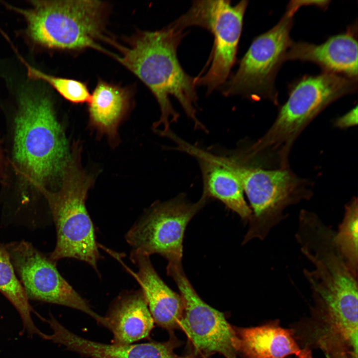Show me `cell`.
Here are the masks:
<instances>
[{"mask_svg": "<svg viewBox=\"0 0 358 358\" xmlns=\"http://www.w3.org/2000/svg\"><path fill=\"white\" fill-rule=\"evenodd\" d=\"M5 247L29 300L81 311L108 329L106 318L94 312L63 277L56 268V262L24 240L8 243Z\"/></svg>", "mask_w": 358, "mask_h": 358, "instance_id": "10", "label": "cell"}, {"mask_svg": "<svg viewBox=\"0 0 358 358\" xmlns=\"http://www.w3.org/2000/svg\"><path fill=\"white\" fill-rule=\"evenodd\" d=\"M113 334L114 344L130 345L147 337L154 321L141 289L123 292L105 317Z\"/></svg>", "mask_w": 358, "mask_h": 358, "instance_id": "17", "label": "cell"}, {"mask_svg": "<svg viewBox=\"0 0 358 358\" xmlns=\"http://www.w3.org/2000/svg\"><path fill=\"white\" fill-rule=\"evenodd\" d=\"M0 292L16 309L22 320L23 331L29 335L43 339L45 333L35 325L32 317L34 312L24 288L16 275L5 246L0 242Z\"/></svg>", "mask_w": 358, "mask_h": 358, "instance_id": "19", "label": "cell"}, {"mask_svg": "<svg viewBox=\"0 0 358 358\" xmlns=\"http://www.w3.org/2000/svg\"><path fill=\"white\" fill-rule=\"evenodd\" d=\"M184 34L183 30L173 21L159 30L139 32L127 46L111 39L108 41L120 52L113 57L136 76L155 96L161 114L154 128L162 125L161 134L170 130V123L179 117L170 96L179 101L195 126L201 125L195 108L196 77H191L183 70L177 56L178 47Z\"/></svg>", "mask_w": 358, "mask_h": 358, "instance_id": "1", "label": "cell"}, {"mask_svg": "<svg viewBox=\"0 0 358 358\" xmlns=\"http://www.w3.org/2000/svg\"><path fill=\"white\" fill-rule=\"evenodd\" d=\"M208 198L202 193L196 202L183 194L155 203L126 234L132 251L148 255H160L168 262L181 261L183 240L190 220L205 205Z\"/></svg>", "mask_w": 358, "mask_h": 358, "instance_id": "9", "label": "cell"}, {"mask_svg": "<svg viewBox=\"0 0 358 358\" xmlns=\"http://www.w3.org/2000/svg\"><path fill=\"white\" fill-rule=\"evenodd\" d=\"M358 123V107L356 106L346 114L338 118L335 126L340 128H345L353 126Z\"/></svg>", "mask_w": 358, "mask_h": 358, "instance_id": "22", "label": "cell"}, {"mask_svg": "<svg viewBox=\"0 0 358 358\" xmlns=\"http://www.w3.org/2000/svg\"><path fill=\"white\" fill-rule=\"evenodd\" d=\"M129 101L126 89L99 81L88 103L91 125L99 133L114 140L118 125L128 109Z\"/></svg>", "mask_w": 358, "mask_h": 358, "instance_id": "18", "label": "cell"}, {"mask_svg": "<svg viewBox=\"0 0 358 358\" xmlns=\"http://www.w3.org/2000/svg\"><path fill=\"white\" fill-rule=\"evenodd\" d=\"M28 76L48 84L65 99L74 103H89L91 97L87 85L79 81L52 76L30 66L25 62Z\"/></svg>", "mask_w": 358, "mask_h": 358, "instance_id": "21", "label": "cell"}, {"mask_svg": "<svg viewBox=\"0 0 358 358\" xmlns=\"http://www.w3.org/2000/svg\"><path fill=\"white\" fill-rule=\"evenodd\" d=\"M70 156L62 176V186L46 196L55 225L57 241L50 258H72L89 264L98 274L100 259L86 200L92 180L80 164L79 154Z\"/></svg>", "mask_w": 358, "mask_h": 358, "instance_id": "5", "label": "cell"}, {"mask_svg": "<svg viewBox=\"0 0 358 358\" xmlns=\"http://www.w3.org/2000/svg\"><path fill=\"white\" fill-rule=\"evenodd\" d=\"M284 60L313 62L324 72L358 79V41L351 31L330 37L318 45L293 41Z\"/></svg>", "mask_w": 358, "mask_h": 358, "instance_id": "14", "label": "cell"}, {"mask_svg": "<svg viewBox=\"0 0 358 358\" xmlns=\"http://www.w3.org/2000/svg\"><path fill=\"white\" fill-rule=\"evenodd\" d=\"M233 157L252 208L242 244L254 239L263 240L286 217V208L310 198L311 191L306 180L287 168L266 170Z\"/></svg>", "mask_w": 358, "mask_h": 358, "instance_id": "7", "label": "cell"}, {"mask_svg": "<svg viewBox=\"0 0 358 358\" xmlns=\"http://www.w3.org/2000/svg\"><path fill=\"white\" fill-rule=\"evenodd\" d=\"M358 199L354 197L347 203L345 212L335 241L348 266L358 276Z\"/></svg>", "mask_w": 358, "mask_h": 358, "instance_id": "20", "label": "cell"}, {"mask_svg": "<svg viewBox=\"0 0 358 358\" xmlns=\"http://www.w3.org/2000/svg\"><path fill=\"white\" fill-rule=\"evenodd\" d=\"M169 137L176 143L178 150L197 160L202 175V193L208 198L220 200L248 222L252 211L245 199L242 182L233 156H219L206 152L182 140L174 133Z\"/></svg>", "mask_w": 358, "mask_h": 358, "instance_id": "12", "label": "cell"}, {"mask_svg": "<svg viewBox=\"0 0 358 358\" xmlns=\"http://www.w3.org/2000/svg\"><path fill=\"white\" fill-rule=\"evenodd\" d=\"M357 89L358 79L324 71L296 81L273 124L247 148L249 155L256 158L274 155L280 168L287 167L292 145L307 125L329 104Z\"/></svg>", "mask_w": 358, "mask_h": 358, "instance_id": "3", "label": "cell"}, {"mask_svg": "<svg viewBox=\"0 0 358 358\" xmlns=\"http://www.w3.org/2000/svg\"><path fill=\"white\" fill-rule=\"evenodd\" d=\"M298 358H312L311 350L307 347L300 350L296 356Z\"/></svg>", "mask_w": 358, "mask_h": 358, "instance_id": "23", "label": "cell"}, {"mask_svg": "<svg viewBox=\"0 0 358 358\" xmlns=\"http://www.w3.org/2000/svg\"><path fill=\"white\" fill-rule=\"evenodd\" d=\"M52 330L44 340L65 346L69 350L90 358H193L179 356L171 343H149L136 345L106 344L80 337L63 326L52 315L47 320Z\"/></svg>", "mask_w": 358, "mask_h": 358, "instance_id": "13", "label": "cell"}, {"mask_svg": "<svg viewBox=\"0 0 358 358\" xmlns=\"http://www.w3.org/2000/svg\"><path fill=\"white\" fill-rule=\"evenodd\" d=\"M167 274L176 282L183 303L179 326L197 351L207 356L218 353L237 358L233 327L223 314L199 297L184 272L181 261L168 262Z\"/></svg>", "mask_w": 358, "mask_h": 358, "instance_id": "11", "label": "cell"}, {"mask_svg": "<svg viewBox=\"0 0 358 358\" xmlns=\"http://www.w3.org/2000/svg\"><path fill=\"white\" fill-rule=\"evenodd\" d=\"M23 9L8 5L22 15L26 33L35 44L51 49L92 48L112 56L98 44L103 35L107 5L99 0H31Z\"/></svg>", "mask_w": 358, "mask_h": 358, "instance_id": "4", "label": "cell"}, {"mask_svg": "<svg viewBox=\"0 0 358 358\" xmlns=\"http://www.w3.org/2000/svg\"><path fill=\"white\" fill-rule=\"evenodd\" d=\"M235 350L243 358H287L301 349L292 330L273 321L257 327H233Z\"/></svg>", "mask_w": 358, "mask_h": 358, "instance_id": "16", "label": "cell"}, {"mask_svg": "<svg viewBox=\"0 0 358 358\" xmlns=\"http://www.w3.org/2000/svg\"><path fill=\"white\" fill-rule=\"evenodd\" d=\"M248 1L233 5L230 0H195L191 7L174 21L180 28L196 26L208 30L214 37L211 65L206 73L196 77V85L210 93L226 81L236 61Z\"/></svg>", "mask_w": 358, "mask_h": 358, "instance_id": "8", "label": "cell"}, {"mask_svg": "<svg viewBox=\"0 0 358 358\" xmlns=\"http://www.w3.org/2000/svg\"><path fill=\"white\" fill-rule=\"evenodd\" d=\"M306 0H291L278 22L255 38L238 70L221 87L225 96L242 95L253 100L268 99L276 104V74L292 43L290 33L295 13Z\"/></svg>", "mask_w": 358, "mask_h": 358, "instance_id": "6", "label": "cell"}, {"mask_svg": "<svg viewBox=\"0 0 358 358\" xmlns=\"http://www.w3.org/2000/svg\"><path fill=\"white\" fill-rule=\"evenodd\" d=\"M13 152L20 169L37 184L62 177L70 156L51 100L43 91L28 89L19 95Z\"/></svg>", "mask_w": 358, "mask_h": 358, "instance_id": "2", "label": "cell"}, {"mask_svg": "<svg viewBox=\"0 0 358 358\" xmlns=\"http://www.w3.org/2000/svg\"><path fill=\"white\" fill-rule=\"evenodd\" d=\"M130 259L137 266L138 271L134 272L124 267L141 286L154 322L166 329L178 326L183 309L180 295L161 279L150 256L132 250Z\"/></svg>", "mask_w": 358, "mask_h": 358, "instance_id": "15", "label": "cell"}]
</instances>
